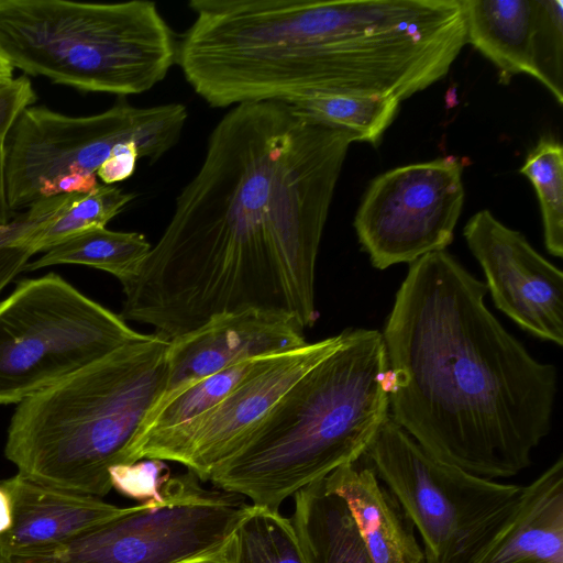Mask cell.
Here are the masks:
<instances>
[{
	"instance_id": "cell-14",
	"label": "cell",
	"mask_w": 563,
	"mask_h": 563,
	"mask_svg": "<svg viewBox=\"0 0 563 563\" xmlns=\"http://www.w3.org/2000/svg\"><path fill=\"white\" fill-rule=\"evenodd\" d=\"M303 331L294 317L263 309L212 317L170 341L166 386L154 408L188 385L231 365L306 345Z\"/></svg>"
},
{
	"instance_id": "cell-18",
	"label": "cell",
	"mask_w": 563,
	"mask_h": 563,
	"mask_svg": "<svg viewBox=\"0 0 563 563\" xmlns=\"http://www.w3.org/2000/svg\"><path fill=\"white\" fill-rule=\"evenodd\" d=\"M295 528L305 563H372L353 518L323 479L295 495Z\"/></svg>"
},
{
	"instance_id": "cell-17",
	"label": "cell",
	"mask_w": 563,
	"mask_h": 563,
	"mask_svg": "<svg viewBox=\"0 0 563 563\" xmlns=\"http://www.w3.org/2000/svg\"><path fill=\"white\" fill-rule=\"evenodd\" d=\"M323 482L345 503L372 563H424L413 525L369 464H344Z\"/></svg>"
},
{
	"instance_id": "cell-24",
	"label": "cell",
	"mask_w": 563,
	"mask_h": 563,
	"mask_svg": "<svg viewBox=\"0 0 563 563\" xmlns=\"http://www.w3.org/2000/svg\"><path fill=\"white\" fill-rule=\"evenodd\" d=\"M519 172L532 184L540 203L544 245L563 256V147L544 136L526 157Z\"/></svg>"
},
{
	"instance_id": "cell-25",
	"label": "cell",
	"mask_w": 563,
	"mask_h": 563,
	"mask_svg": "<svg viewBox=\"0 0 563 563\" xmlns=\"http://www.w3.org/2000/svg\"><path fill=\"white\" fill-rule=\"evenodd\" d=\"M58 203L56 197L40 201L0 229V292L24 271L33 256L29 247L22 244L23 239L49 218Z\"/></svg>"
},
{
	"instance_id": "cell-26",
	"label": "cell",
	"mask_w": 563,
	"mask_h": 563,
	"mask_svg": "<svg viewBox=\"0 0 563 563\" xmlns=\"http://www.w3.org/2000/svg\"><path fill=\"white\" fill-rule=\"evenodd\" d=\"M169 475V467L165 461L157 459H142L110 470L112 488L143 503L161 498L162 487Z\"/></svg>"
},
{
	"instance_id": "cell-1",
	"label": "cell",
	"mask_w": 563,
	"mask_h": 563,
	"mask_svg": "<svg viewBox=\"0 0 563 563\" xmlns=\"http://www.w3.org/2000/svg\"><path fill=\"white\" fill-rule=\"evenodd\" d=\"M354 136L277 101L232 107L120 316L172 341L214 316L263 309L318 318V251Z\"/></svg>"
},
{
	"instance_id": "cell-31",
	"label": "cell",
	"mask_w": 563,
	"mask_h": 563,
	"mask_svg": "<svg viewBox=\"0 0 563 563\" xmlns=\"http://www.w3.org/2000/svg\"><path fill=\"white\" fill-rule=\"evenodd\" d=\"M13 70L11 64L0 54V85L13 78Z\"/></svg>"
},
{
	"instance_id": "cell-32",
	"label": "cell",
	"mask_w": 563,
	"mask_h": 563,
	"mask_svg": "<svg viewBox=\"0 0 563 563\" xmlns=\"http://www.w3.org/2000/svg\"><path fill=\"white\" fill-rule=\"evenodd\" d=\"M0 563H12L10 559L5 558L4 555L0 554Z\"/></svg>"
},
{
	"instance_id": "cell-11",
	"label": "cell",
	"mask_w": 563,
	"mask_h": 563,
	"mask_svg": "<svg viewBox=\"0 0 563 563\" xmlns=\"http://www.w3.org/2000/svg\"><path fill=\"white\" fill-rule=\"evenodd\" d=\"M345 331L277 354L209 411L180 426L148 433L132 445L129 464L157 459L183 464L207 482L233 455L282 396L311 367L335 351Z\"/></svg>"
},
{
	"instance_id": "cell-21",
	"label": "cell",
	"mask_w": 563,
	"mask_h": 563,
	"mask_svg": "<svg viewBox=\"0 0 563 563\" xmlns=\"http://www.w3.org/2000/svg\"><path fill=\"white\" fill-rule=\"evenodd\" d=\"M274 356L255 357L236 363L183 388L151 410L135 441L148 433L186 423L209 411L249 376L268 364Z\"/></svg>"
},
{
	"instance_id": "cell-7",
	"label": "cell",
	"mask_w": 563,
	"mask_h": 563,
	"mask_svg": "<svg viewBox=\"0 0 563 563\" xmlns=\"http://www.w3.org/2000/svg\"><path fill=\"white\" fill-rule=\"evenodd\" d=\"M143 336L56 273L23 279L0 301V405L20 404Z\"/></svg>"
},
{
	"instance_id": "cell-20",
	"label": "cell",
	"mask_w": 563,
	"mask_h": 563,
	"mask_svg": "<svg viewBox=\"0 0 563 563\" xmlns=\"http://www.w3.org/2000/svg\"><path fill=\"white\" fill-rule=\"evenodd\" d=\"M135 197L134 192L104 184L87 194H65L55 212L22 244L34 255L86 231L106 228Z\"/></svg>"
},
{
	"instance_id": "cell-22",
	"label": "cell",
	"mask_w": 563,
	"mask_h": 563,
	"mask_svg": "<svg viewBox=\"0 0 563 563\" xmlns=\"http://www.w3.org/2000/svg\"><path fill=\"white\" fill-rule=\"evenodd\" d=\"M400 102L394 96L321 93L291 106L321 122L350 132L355 142L378 145L396 118Z\"/></svg>"
},
{
	"instance_id": "cell-16",
	"label": "cell",
	"mask_w": 563,
	"mask_h": 563,
	"mask_svg": "<svg viewBox=\"0 0 563 563\" xmlns=\"http://www.w3.org/2000/svg\"><path fill=\"white\" fill-rule=\"evenodd\" d=\"M464 563H563V457L528 485Z\"/></svg>"
},
{
	"instance_id": "cell-9",
	"label": "cell",
	"mask_w": 563,
	"mask_h": 563,
	"mask_svg": "<svg viewBox=\"0 0 563 563\" xmlns=\"http://www.w3.org/2000/svg\"><path fill=\"white\" fill-rule=\"evenodd\" d=\"M363 457L420 534L424 563H464L522 488L433 459L390 416Z\"/></svg>"
},
{
	"instance_id": "cell-4",
	"label": "cell",
	"mask_w": 563,
	"mask_h": 563,
	"mask_svg": "<svg viewBox=\"0 0 563 563\" xmlns=\"http://www.w3.org/2000/svg\"><path fill=\"white\" fill-rule=\"evenodd\" d=\"M169 343L144 334L18 404L5 457L40 484L106 496L110 470L129 464L143 421L165 390Z\"/></svg>"
},
{
	"instance_id": "cell-8",
	"label": "cell",
	"mask_w": 563,
	"mask_h": 563,
	"mask_svg": "<svg viewBox=\"0 0 563 563\" xmlns=\"http://www.w3.org/2000/svg\"><path fill=\"white\" fill-rule=\"evenodd\" d=\"M151 499L12 563H222L246 498L207 489L188 472L170 476Z\"/></svg>"
},
{
	"instance_id": "cell-27",
	"label": "cell",
	"mask_w": 563,
	"mask_h": 563,
	"mask_svg": "<svg viewBox=\"0 0 563 563\" xmlns=\"http://www.w3.org/2000/svg\"><path fill=\"white\" fill-rule=\"evenodd\" d=\"M36 99L37 95L26 75L0 85V146H4L20 114Z\"/></svg>"
},
{
	"instance_id": "cell-13",
	"label": "cell",
	"mask_w": 563,
	"mask_h": 563,
	"mask_svg": "<svg viewBox=\"0 0 563 563\" xmlns=\"http://www.w3.org/2000/svg\"><path fill=\"white\" fill-rule=\"evenodd\" d=\"M466 44L498 70L507 85L516 75L539 80L563 103V1L461 0Z\"/></svg>"
},
{
	"instance_id": "cell-23",
	"label": "cell",
	"mask_w": 563,
	"mask_h": 563,
	"mask_svg": "<svg viewBox=\"0 0 563 563\" xmlns=\"http://www.w3.org/2000/svg\"><path fill=\"white\" fill-rule=\"evenodd\" d=\"M222 563H305L290 519L252 505L238 525Z\"/></svg>"
},
{
	"instance_id": "cell-15",
	"label": "cell",
	"mask_w": 563,
	"mask_h": 563,
	"mask_svg": "<svg viewBox=\"0 0 563 563\" xmlns=\"http://www.w3.org/2000/svg\"><path fill=\"white\" fill-rule=\"evenodd\" d=\"M10 507V523L0 533V554L8 559L69 539L125 510L101 498L68 492L21 474L0 482Z\"/></svg>"
},
{
	"instance_id": "cell-6",
	"label": "cell",
	"mask_w": 563,
	"mask_h": 563,
	"mask_svg": "<svg viewBox=\"0 0 563 563\" xmlns=\"http://www.w3.org/2000/svg\"><path fill=\"white\" fill-rule=\"evenodd\" d=\"M188 119L178 102L134 107L118 101L91 115H67L31 106L18 118L4 144V181L15 213L65 194H87L100 184V165L123 144L141 158L159 159L180 140Z\"/></svg>"
},
{
	"instance_id": "cell-30",
	"label": "cell",
	"mask_w": 563,
	"mask_h": 563,
	"mask_svg": "<svg viewBox=\"0 0 563 563\" xmlns=\"http://www.w3.org/2000/svg\"><path fill=\"white\" fill-rule=\"evenodd\" d=\"M10 523V507L5 493L0 487V533L3 532Z\"/></svg>"
},
{
	"instance_id": "cell-12",
	"label": "cell",
	"mask_w": 563,
	"mask_h": 563,
	"mask_svg": "<svg viewBox=\"0 0 563 563\" xmlns=\"http://www.w3.org/2000/svg\"><path fill=\"white\" fill-rule=\"evenodd\" d=\"M463 235L495 307L525 331L562 346V271L487 209L470 218Z\"/></svg>"
},
{
	"instance_id": "cell-3",
	"label": "cell",
	"mask_w": 563,
	"mask_h": 563,
	"mask_svg": "<svg viewBox=\"0 0 563 563\" xmlns=\"http://www.w3.org/2000/svg\"><path fill=\"white\" fill-rule=\"evenodd\" d=\"M388 417L382 332L345 330L342 344L282 396L209 482L279 510L299 489L360 461Z\"/></svg>"
},
{
	"instance_id": "cell-10",
	"label": "cell",
	"mask_w": 563,
	"mask_h": 563,
	"mask_svg": "<svg viewBox=\"0 0 563 563\" xmlns=\"http://www.w3.org/2000/svg\"><path fill=\"white\" fill-rule=\"evenodd\" d=\"M463 163L454 156L375 177L354 217L357 240L377 269L445 251L464 205Z\"/></svg>"
},
{
	"instance_id": "cell-2",
	"label": "cell",
	"mask_w": 563,
	"mask_h": 563,
	"mask_svg": "<svg viewBox=\"0 0 563 563\" xmlns=\"http://www.w3.org/2000/svg\"><path fill=\"white\" fill-rule=\"evenodd\" d=\"M487 292L446 251L426 254L409 264L382 336L390 418L433 459L496 481L531 466L558 371L506 330Z\"/></svg>"
},
{
	"instance_id": "cell-19",
	"label": "cell",
	"mask_w": 563,
	"mask_h": 563,
	"mask_svg": "<svg viewBox=\"0 0 563 563\" xmlns=\"http://www.w3.org/2000/svg\"><path fill=\"white\" fill-rule=\"evenodd\" d=\"M151 249V243L139 232L98 228L45 251L29 262L24 271L59 264L85 265L113 275L124 287L137 277Z\"/></svg>"
},
{
	"instance_id": "cell-28",
	"label": "cell",
	"mask_w": 563,
	"mask_h": 563,
	"mask_svg": "<svg viewBox=\"0 0 563 563\" xmlns=\"http://www.w3.org/2000/svg\"><path fill=\"white\" fill-rule=\"evenodd\" d=\"M141 158L140 151L134 144L120 145L100 165L96 175L104 185H114L130 178Z\"/></svg>"
},
{
	"instance_id": "cell-5",
	"label": "cell",
	"mask_w": 563,
	"mask_h": 563,
	"mask_svg": "<svg viewBox=\"0 0 563 563\" xmlns=\"http://www.w3.org/2000/svg\"><path fill=\"white\" fill-rule=\"evenodd\" d=\"M156 3L0 0V54L25 75L86 92L148 91L177 60Z\"/></svg>"
},
{
	"instance_id": "cell-29",
	"label": "cell",
	"mask_w": 563,
	"mask_h": 563,
	"mask_svg": "<svg viewBox=\"0 0 563 563\" xmlns=\"http://www.w3.org/2000/svg\"><path fill=\"white\" fill-rule=\"evenodd\" d=\"M16 214L10 209L4 181V146H0V229L7 227Z\"/></svg>"
}]
</instances>
